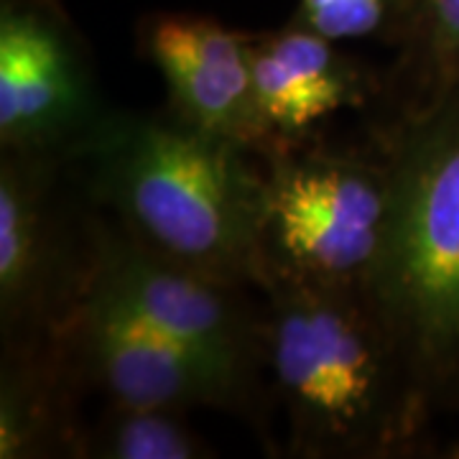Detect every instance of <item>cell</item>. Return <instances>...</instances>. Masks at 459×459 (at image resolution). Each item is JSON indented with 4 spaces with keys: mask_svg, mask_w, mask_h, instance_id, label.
Masks as SVG:
<instances>
[{
    "mask_svg": "<svg viewBox=\"0 0 459 459\" xmlns=\"http://www.w3.org/2000/svg\"><path fill=\"white\" fill-rule=\"evenodd\" d=\"M117 228L166 261L255 286L263 166L255 151L159 115H108L72 153Z\"/></svg>",
    "mask_w": 459,
    "mask_h": 459,
    "instance_id": "obj_1",
    "label": "cell"
},
{
    "mask_svg": "<svg viewBox=\"0 0 459 459\" xmlns=\"http://www.w3.org/2000/svg\"><path fill=\"white\" fill-rule=\"evenodd\" d=\"M258 286L268 299V368L291 452L316 459L401 455L431 411L368 294L281 279Z\"/></svg>",
    "mask_w": 459,
    "mask_h": 459,
    "instance_id": "obj_2",
    "label": "cell"
},
{
    "mask_svg": "<svg viewBox=\"0 0 459 459\" xmlns=\"http://www.w3.org/2000/svg\"><path fill=\"white\" fill-rule=\"evenodd\" d=\"M385 153L391 199L365 294L434 413L459 403V82L403 113Z\"/></svg>",
    "mask_w": 459,
    "mask_h": 459,
    "instance_id": "obj_3",
    "label": "cell"
},
{
    "mask_svg": "<svg viewBox=\"0 0 459 459\" xmlns=\"http://www.w3.org/2000/svg\"><path fill=\"white\" fill-rule=\"evenodd\" d=\"M255 286L268 279L365 291L383 246L388 153L276 143L263 151Z\"/></svg>",
    "mask_w": 459,
    "mask_h": 459,
    "instance_id": "obj_4",
    "label": "cell"
},
{
    "mask_svg": "<svg viewBox=\"0 0 459 459\" xmlns=\"http://www.w3.org/2000/svg\"><path fill=\"white\" fill-rule=\"evenodd\" d=\"M138 319L179 344L228 391L232 409L246 403L268 365L265 312L255 314L246 286L166 261L123 228H98L90 283Z\"/></svg>",
    "mask_w": 459,
    "mask_h": 459,
    "instance_id": "obj_5",
    "label": "cell"
},
{
    "mask_svg": "<svg viewBox=\"0 0 459 459\" xmlns=\"http://www.w3.org/2000/svg\"><path fill=\"white\" fill-rule=\"evenodd\" d=\"M59 153L3 151L0 316L5 347L59 337L92 273V240L80 243L56 197Z\"/></svg>",
    "mask_w": 459,
    "mask_h": 459,
    "instance_id": "obj_6",
    "label": "cell"
},
{
    "mask_svg": "<svg viewBox=\"0 0 459 459\" xmlns=\"http://www.w3.org/2000/svg\"><path fill=\"white\" fill-rule=\"evenodd\" d=\"M98 120L90 66L66 18L47 0H5L0 11L3 151L72 156Z\"/></svg>",
    "mask_w": 459,
    "mask_h": 459,
    "instance_id": "obj_7",
    "label": "cell"
},
{
    "mask_svg": "<svg viewBox=\"0 0 459 459\" xmlns=\"http://www.w3.org/2000/svg\"><path fill=\"white\" fill-rule=\"evenodd\" d=\"M59 337L110 403L181 413L199 406L232 409L228 391L207 368L92 286Z\"/></svg>",
    "mask_w": 459,
    "mask_h": 459,
    "instance_id": "obj_8",
    "label": "cell"
},
{
    "mask_svg": "<svg viewBox=\"0 0 459 459\" xmlns=\"http://www.w3.org/2000/svg\"><path fill=\"white\" fill-rule=\"evenodd\" d=\"M247 33L212 18H148L141 47L164 77L174 115L238 146L263 153L273 146L255 98Z\"/></svg>",
    "mask_w": 459,
    "mask_h": 459,
    "instance_id": "obj_9",
    "label": "cell"
},
{
    "mask_svg": "<svg viewBox=\"0 0 459 459\" xmlns=\"http://www.w3.org/2000/svg\"><path fill=\"white\" fill-rule=\"evenodd\" d=\"M247 56L273 146L304 141L316 126L360 100L355 65L334 49V41L299 21L279 33L250 36Z\"/></svg>",
    "mask_w": 459,
    "mask_h": 459,
    "instance_id": "obj_10",
    "label": "cell"
},
{
    "mask_svg": "<svg viewBox=\"0 0 459 459\" xmlns=\"http://www.w3.org/2000/svg\"><path fill=\"white\" fill-rule=\"evenodd\" d=\"M394 26L409 113L459 82V0H398Z\"/></svg>",
    "mask_w": 459,
    "mask_h": 459,
    "instance_id": "obj_11",
    "label": "cell"
},
{
    "mask_svg": "<svg viewBox=\"0 0 459 459\" xmlns=\"http://www.w3.org/2000/svg\"><path fill=\"white\" fill-rule=\"evenodd\" d=\"M74 452L102 459H202L212 449L186 424L181 411L117 406L77 437Z\"/></svg>",
    "mask_w": 459,
    "mask_h": 459,
    "instance_id": "obj_12",
    "label": "cell"
},
{
    "mask_svg": "<svg viewBox=\"0 0 459 459\" xmlns=\"http://www.w3.org/2000/svg\"><path fill=\"white\" fill-rule=\"evenodd\" d=\"M398 0H301L299 23L329 41H350L394 23Z\"/></svg>",
    "mask_w": 459,
    "mask_h": 459,
    "instance_id": "obj_13",
    "label": "cell"
}]
</instances>
